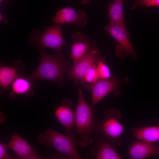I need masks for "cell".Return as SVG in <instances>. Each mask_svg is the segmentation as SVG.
Here are the masks:
<instances>
[{"mask_svg": "<svg viewBox=\"0 0 159 159\" xmlns=\"http://www.w3.org/2000/svg\"><path fill=\"white\" fill-rule=\"evenodd\" d=\"M39 51L41 54L40 62L29 77L34 80H45L62 83L65 74L71 67L61 51L57 52L55 55L52 56L41 48Z\"/></svg>", "mask_w": 159, "mask_h": 159, "instance_id": "6da1fadb", "label": "cell"}, {"mask_svg": "<svg viewBox=\"0 0 159 159\" xmlns=\"http://www.w3.org/2000/svg\"><path fill=\"white\" fill-rule=\"evenodd\" d=\"M78 102L75 111L76 132L80 138L81 147L87 146L93 142L91 138L97 123L94 108L89 106L84 98L81 88L78 90Z\"/></svg>", "mask_w": 159, "mask_h": 159, "instance_id": "7a4b0ae2", "label": "cell"}, {"mask_svg": "<svg viewBox=\"0 0 159 159\" xmlns=\"http://www.w3.org/2000/svg\"><path fill=\"white\" fill-rule=\"evenodd\" d=\"M38 140L40 144L54 148L68 158H82L76 147L78 141L74 134L64 135L48 128L45 132L39 134Z\"/></svg>", "mask_w": 159, "mask_h": 159, "instance_id": "3957f363", "label": "cell"}, {"mask_svg": "<svg viewBox=\"0 0 159 159\" xmlns=\"http://www.w3.org/2000/svg\"><path fill=\"white\" fill-rule=\"evenodd\" d=\"M105 115L102 120L97 122L94 134L100 133L115 146L120 144L119 138L124 131V127L119 121L121 112L117 109L110 108L105 110Z\"/></svg>", "mask_w": 159, "mask_h": 159, "instance_id": "277c9868", "label": "cell"}, {"mask_svg": "<svg viewBox=\"0 0 159 159\" xmlns=\"http://www.w3.org/2000/svg\"><path fill=\"white\" fill-rule=\"evenodd\" d=\"M62 31L61 25L56 24L46 27L42 33L39 30H34L31 34L29 43L39 48L46 47L54 49L56 52L61 51L63 46L67 45Z\"/></svg>", "mask_w": 159, "mask_h": 159, "instance_id": "5b68a950", "label": "cell"}, {"mask_svg": "<svg viewBox=\"0 0 159 159\" xmlns=\"http://www.w3.org/2000/svg\"><path fill=\"white\" fill-rule=\"evenodd\" d=\"M101 52L95 46L89 49L85 55L74 63L67 72L68 80L77 84H84V79L87 73L101 58Z\"/></svg>", "mask_w": 159, "mask_h": 159, "instance_id": "8992f818", "label": "cell"}, {"mask_svg": "<svg viewBox=\"0 0 159 159\" xmlns=\"http://www.w3.org/2000/svg\"><path fill=\"white\" fill-rule=\"evenodd\" d=\"M118 42L115 49V54L120 58L129 56L133 58L136 54L131 42L130 34L127 28L119 25L109 23L103 27Z\"/></svg>", "mask_w": 159, "mask_h": 159, "instance_id": "52a82bcc", "label": "cell"}, {"mask_svg": "<svg viewBox=\"0 0 159 159\" xmlns=\"http://www.w3.org/2000/svg\"><path fill=\"white\" fill-rule=\"evenodd\" d=\"M118 85L117 80L113 78L100 79L94 83L84 84V88L91 92V107L94 108L95 106L107 94L115 91Z\"/></svg>", "mask_w": 159, "mask_h": 159, "instance_id": "ba28073f", "label": "cell"}, {"mask_svg": "<svg viewBox=\"0 0 159 159\" xmlns=\"http://www.w3.org/2000/svg\"><path fill=\"white\" fill-rule=\"evenodd\" d=\"M87 20V16L83 10L76 11L70 7H65L59 10L51 19L56 24L72 23L78 27L84 26Z\"/></svg>", "mask_w": 159, "mask_h": 159, "instance_id": "9c48e42d", "label": "cell"}, {"mask_svg": "<svg viewBox=\"0 0 159 159\" xmlns=\"http://www.w3.org/2000/svg\"><path fill=\"white\" fill-rule=\"evenodd\" d=\"M23 62L16 60L9 66L1 62L0 66V90L1 94L8 91L12 83L17 77L22 75L25 70Z\"/></svg>", "mask_w": 159, "mask_h": 159, "instance_id": "30bf717a", "label": "cell"}, {"mask_svg": "<svg viewBox=\"0 0 159 159\" xmlns=\"http://www.w3.org/2000/svg\"><path fill=\"white\" fill-rule=\"evenodd\" d=\"M72 44L69 58L74 63L82 58L89 49L96 46L94 41L86 35L77 32L71 37Z\"/></svg>", "mask_w": 159, "mask_h": 159, "instance_id": "8fae6325", "label": "cell"}, {"mask_svg": "<svg viewBox=\"0 0 159 159\" xmlns=\"http://www.w3.org/2000/svg\"><path fill=\"white\" fill-rule=\"evenodd\" d=\"M6 145L7 147L14 151L17 158L21 159H40L36 154L34 148L18 134L15 132Z\"/></svg>", "mask_w": 159, "mask_h": 159, "instance_id": "7c38bea8", "label": "cell"}, {"mask_svg": "<svg viewBox=\"0 0 159 159\" xmlns=\"http://www.w3.org/2000/svg\"><path fill=\"white\" fill-rule=\"evenodd\" d=\"M62 105L55 110L54 115L58 122L65 128L67 134H73L71 132L75 125V111L70 107L72 102L68 99H64Z\"/></svg>", "mask_w": 159, "mask_h": 159, "instance_id": "4fadbf2b", "label": "cell"}, {"mask_svg": "<svg viewBox=\"0 0 159 159\" xmlns=\"http://www.w3.org/2000/svg\"><path fill=\"white\" fill-rule=\"evenodd\" d=\"M128 154L133 159H144L159 155V147L151 143L135 141L130 145Z\"/></svg>", "mask_w": 159, "mask_h": 159, "instance_id": "5bb4252c", "label": "cell"}, {"mask_svg": "<svg viewBox=\"0 0 159 159\" xmlns=\"http://www.w3.org/2000/svg\"><path fill=\"white\" fill-rule=\"evenodd\" d=\"M34 80L29 77L22 76L17 77L11 84L10 96L15 98L17 95H25L31 96L34 94L33 89L35 86Z\"/></svg>", "mask_w": 159, "mask_h": 159, "instance_id": "9a60e30c", "label": "cell"}, {"mask_svg": "<svg viewBox=\"0 0 159 159\" xmlns=\"http://www.w3.org/2000/svg\"><path fill=\"white\" fill-rule=\"evenodd\" d=\"M92 149V154L97 159H121L122 157L117 152L115 146L108 140L101 139Z\"/></svg>", "mask_w": 159, "mask_h": 159, "instance_id": "2e32d148", "label": "cell"}, {"mask_svg": "<svg viewBox=\"0 0 159 159\" xmlns=\"http://www.w3.org/2000/svg\"><path fill=\"white\" fill-rule=\"evenodd\" d=\"M124 0H114L107 5L108 17L110 23L119 25L127 28L124 19L123 2Z\"/></svg>", "mask_w": 159, "mask_h": 159, "instance_id": "e0dca14e", "label": "cell"}, {"mask_svg": "<svg viewBox=\"0 0 159 159\" xmlns=\"http://www.w3.org/2000/svg\"><path fill=\"white\" fill-rule=\"evenodd\" d=\"M131 132L138 140L151 143L159 140V126L134 127Z\"/></svg>", "mask_w": 159, "mask_h": 159, "instance_id": "ac0fdd59", "label": "cell"}, {"mask_svg": "<svg viewBox=\"0 0 159 159\" xmlns=\"http://www.w3.org/2000/svg\"><path fill=\"white\" fill-rule=\"evenodd\" d=\"M97 67L101 79H107L110 78V69L101 58L97 62Z\"/></svg>", "mask_w": 159, "mask_h": 159, "instance_id": "d6986e66", "label": "cell"}, {"mask_svg": "<svg viewBox=\"0 0 159 159\" xmlns=\"http://www.w3.org/2000/svg\"><path fill=\"white\" fill-rule=\"evenodd\" d=\"M100 78L97 65H95L91 68L85 76L84 83L85 82L88 83H94L99 80Z\"/></svg>", "mask_w": 159, "mask_h": 159, "instance_id": "ffe728a7", "label": "cell"}, {"mask_svg": "<svg viewBox=\"0 0 159 159\" xmlns=\"http://www.w3.org/2000/svg\"><path fill=\"white\" fill-rule=\"evenodd\" d=\"M6 145L2 143H0V159H13L16 158L8 153L6 148Z\"/></svg>", "mask_w": 159, "mask_h": 159, "instance_id": "44dd1931", "label": "cell"}, {"mask_svg": "<svg viewBox=\"0 0 159 159\" xmlns=\"http://www.w3.org/2000/svg\"><path fill=\"white\" fill-rule=\"evenodd\" d=\"M159 7V0H142L141 6L148 7L150 6Z\"/></svg>", "mask_w": 159, "mask_h": 159, "instance_id": "7402d4cb", "label": "cell"}, {"mask_svg": "<svg viewBox=\"0 0 159 159\" xmlns=\"http://www.w3.org/2000/svg\"><path fill=\"white\" fill-rule=\"evenodd\" d=\"M142 0H136V1L132 5V9H134L138 7L141 6Z\"/></svg>", "mask_w": 159, "mask_h": 159, "instance_id": "603a6c76", "label": "cell"}, {"mask_svg": "<svg viewBox=\"0 0 159 159\" xmlns=\"http://www.w3.org/2000/svg\"><path fill=\"white\" fill-rule=\"evenodd\" d=\"M0 21H3L4 22L6 23H7V20L4 18L1 14L0 15Z\"/></svg>", "mask_w": 159, "mask_h": 159, "instance_id": "cb8c5ba5", "label": "cell"}, {"mask_svg": "<svg viewBox=\"0 0 159 159\" xmlns=\"http://www.w3.org/2000/svg\"><path fill=\"white\" fill-rule=\"evenodd\" d=\"M90 0H82V4L87 5L89 4Z\"/></svg>", "mask_w": 159, "mask_h": 159, "instance_id": "d4e9b609", "label": "cell"}, {"mask_svg": "<svg viewBox=\"0 0 159 159\" xmlns=\"http://www.w3.org/2000/svg\"><path fill=\"white\" fill-rule=\"evenodd\" d=\"M3 0H0V2H1V1H2Z\"/></svg>", "mask_w": 159, "mask_h": 159, "instance_id": "484cf974", "label": "cell"}]
</instances>
